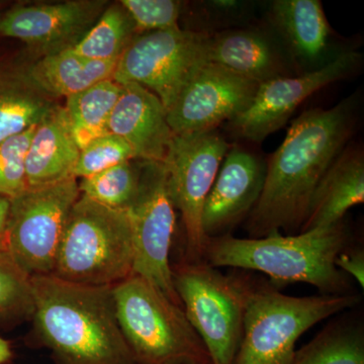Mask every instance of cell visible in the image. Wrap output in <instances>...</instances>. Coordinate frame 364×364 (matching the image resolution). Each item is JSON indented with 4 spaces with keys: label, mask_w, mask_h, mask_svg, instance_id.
Here are the masks:
<instances>
[{
    "label": "cell",
    "mask_w": 364,
    "mask_h": 364,
    "mask_svg": "<svg viewBox=\"0 0 364 364\" xmlns=\"http://www.w3.org/2000/svg\"><path fill=\"white\" fill-rule=\"evenodd\" d=\"M358 100L308 109L294 119L267 162L259 200L245 223L249 238L301 230L318 182L353 135Z\"/></svg>",
    "instance_id": "6da1fadb"
},
{
    "label": "cell",
    "mask_w": 364,
    "mask_h": 364,
    "mask_svg": "<svg viewBox=\"0 0 364 364\" xmlns=\"http://www.w3.org/2000/svg\"><path fill=\"white\" fill-rule=\"evenodd\" d=\"M35 329L63 364H138L117 317L112 287L31 277Z\"/></svg>",
    "instance_id": "7a4b0ae2"
},
{
    "label": "cell",
    "mask_w": 364,
    "mask_h": 364,
    "mask_svg": "<svg viewBox=\"0 0 364 364\" xmlns=\"http://www.w3.org/2000/svg\"><path fill=\"white\" fill-rule=\"evenodd\" d=\"M349 244L343 221L284 236L279 231L261 238L233 235L208 239L203 259L210 267L264 273L279 289L296 282L317 287L322 294H351L350 277L335 265Z\"/></svg>",
    "instance_id": "3957f363"
},
{
    "label": "cell",
    "mask_w": 364,
    "mask_h": 364,
    "mask_svg": "<svg viewBox=\"0 0 364 364\" xmlns=\"http://www.w3.org/2000/svg\"><path fill=\"white\" fill-rule=\"evenodd\" d=\"M133 267L128 210L80 195L67 219L52 275L82 286L114 287L133 274Z\"/></svg>",
    "instance_id": "277c9868"
},
{
    "label": "cell",
    "mask_w": 364,
    "mask_h": 364,
    "mask_svg": "<svg viewBox=\"0 0 364 364\" xmlns=\"http://www.w3.org/2000/svg\"><path fill=\"white\" fill-rule=\"evenodd\" d=\"M360 299L352 293L291 296L272 284L254 282L233 364H291L304 333Z\"/></svg>",
    "instance_id": "5b68a950"
},
{
    "label": "cell",
    "mask_w": 364,
    "mask_h": 364,
    "mask_svg": "<svg viewBox=\"0 0 364 364\" xmlns=\"http://www.w3.org/2000/svg\"><path fill=\"white\" fill-rule=\"evenodd\" d=\"M117 317L138 364L210 363L183 309L136 274L112 287Z\"/></svg>",
    "instance_id": "8992f818"
},
{
    "label": "cell",
    "mask_w": 364,
    "mask_h": 364,
    "mask_svg": "<svg viewBox=\"0 0 364 364\" xmlns=\"http://www.w3.org/2000/svg\"><path fill=\"white\" fill-rule=\"evenodd\" d=\"M184 314L202 339L212 364H233L254 284L247 275L224 274L203 260L172 267Z\"/></svg>",
    "instance_id": "52a82bcc"
},
{
    "label": "cell",
    "mask_w": 364,
    "mask_h": 364,
    "mask_svg": "<svg viewBox=\"0 0 364 364\" xmlns=\"http://www.w3.org/2000/svg\"><path fill=\"white\" fill-rule=\"evenodd\" d=\"M79 196L77 178L69 177L28 188L9 200L6 253L28 277L54 272L67 219Z\"/></svg>",
    "instance_id": "ba28073f"
},
{
    "label": "cell",
    "mask_w": 364,
    "mask_h": 364,
    "mask_svg": "<svg viewBox=\"0 0 364 364\" xmlns=\"http://www.w3.org/2000/svg\"><path fill=\"white\" fill-rule=\"evenodd\" d=\"M208 35L178 28L139 33L117 59L112 79L144 86L171 109L186 83L208 63Z\"/></svg>",
    "instance_id": "9c48e42d"
},
{
    "label": "cell",
    "mask_w": 364,
    "mask_h": 364,
    "mask_svg": "<svg viewBox=\"0 0 364 364\" xmlns=\"http://www.w3.org/2000/svg\"><path fill=\"white\" fill-rule=\"evenodd\" d=\"M140 165L138 193L127 208L133 232V273L181 306L169 260L176 208L170 196L166 170L162 162L140 160Z\"/></svg>",
    "instance_id": "30bf717a"
},
{
    "label": "cell",
    "mask_w": 364,
    "mask_h": 364,
    "mask_svg": "<svg viewBox=\"0 0 364 364\" xmlns=\"http://www.w3.org/2000/svg\"><path fill=\"white\" fill-rule=\"evenodd\" d=\"M230 147L218 129L174 135L162 162L170 196L181 215L191 260L203 259L208 240L203 231V205Z\"/></svg>",
    "instance_id": "8fae6325"
},
{
    "label": "cell",
    "mask_w": 364,
    "mask_h": 364,
    "mask_svg": "<svg viewBox=\"0 0 364 364\" xmlns=\"http://www.w3.org/2000/svg\"><path fill=\"white\" fill-rule=\"evenodd\" d=\"M361 61L360 53L344 51L314 70L261 83L248 109L228 128L238 138L261 143L282 129L306 98L351 75Z\"/></svg>",
    "instance_id": "7c38bea8"
},
{
    "label": "cell",
    "mask_w": 364,
    "mask_h": 364,
    "mask_svg": "<svg viewBox=\"0 0 364 364\" xmlns=\"http://www.w3.org/2000/svg\"><path fill=\"white\" fill-rule=\"evenodd\" d=\"M259 83L208 62L186 83L167 122L174 135L217 130L248 109Z\"/></svg>",
    "instance_id": "4fadbf2b"
},
{
    "label": "cell",
    "mask_w": 364,
    "mask_h": 364,
    "mask_svg": "<svg viewBox=\"0 0 364 364\" xmlns=\"http://www.w3.org/2000/svg\"><path fill=\"white\" fill-rule=\"evenodd\" d=\"M265 173L267 162L247 148L231 145L203 205L205 238L232 234L247 220L259 200Z\"/></svg>",
    "instance_id": "5bb4252c"
},
{
    "label": "cell",
    "mask_w": 364,
    "mask_h": 364,
    "mask_svg": "<svg viewBox=\"0 0 364 364\" xmlns=\"http://www.w3.org/2000/svg\"><path fill=\"white\" fill-rule=\"evenodd\" d=\"M105 4L72 0L16 6L0 16V36L23 41L46 54L62 51L73 47L87 33Z\"/></svg>",
    "instance_id": "9a60e30c"
},
{
    "label": "cell",
    "mask_w": 364,
    "mask_h": 364,
    "mask_svg": "<svg viewBox=\"0 0 364 364\" xmlns=\"http://www.w3.org/2000/svg\"><path fill=\"white\" fill-rule=\"evenodd\" d=\"M208 61L255 82L296 75V64L272 28L242 26L208 38Z\"/></svg>",
    "instance_id": "2e32d148"
},
{
    "label": "cell",
    "mask_w": 364,
    "mask_h": 364,
    "mask_svg": "<svg viewBox=\"0 0 364 364\" xmlns=\"http://www.w3.org/2000/svg\"><path fill=\"white\" fill-rule=\"evenodd\" d=\"M109 117V133L131 146L136 159L163 162L173 138L161 100L136 83H124Z\"/></svg>",
    "instance_id": "e0dca14e"
},
{
    "label": "cell",
    "mask_w": 364,
    "mask_h": 364,
    "mask_svg": "<svg viewBox=\"0 0 364 364\" xmlns=\"http://www.w3.org/2000/svg\"><path fill=\"white\" fill-rule=\"evenodd\" d=\"M363 202V150L347 145L318 182L299 233L343 221L348 210Z\"/></svg>",
    "instance_id": "ac0fdd59"
},
{
    "label": "cell",
    "mask_w": 364,
    "mask_h": 364,
    "mask_svg": "<svg viewBox=\"0 0 364 364\" xmlns=\"http://www.w3.org/2000/svg\"><path fill=\"white\" fill-rule=\"evenodd\" d=\"M80 149L72 136L65 109L57 105L36 126L26 156L28 188L73 177Z\"/></svg>",
    "instance_id": "d6986e66"
},
{
    "label": "cell",
    "mask_w": 364,
    "mask_h": 364,
    "mask_svg": "<svg viewBox=\"0 0 364 364\" xmlns=\"http://www.w3.org/2000/svg\"><path fill=\"white\" fill-rule=\"evenodd\" d=\"M270 28L294 64H317L329 45L330 26L318 0H274L268 9Z\"/></svg>",
    "instance_id": "ffe728a7"
},
{
    "label": "cell",
    "mask_w": 364,
    "mask_h": 364,
    "mask_svg": "<svg viewBox=\"0 0 364 364\" xmlns=\"http://www.w3.org/2000/svg\"><path fill=\"white\" fill-rule=\"evenodd\" d=\"M117 59L97 61L65 49L44 55L23 69L26 77L52 98H68L100 81L112 78Z\"/></svg>",
    "instance_id": "44dd1931"
},
{
    "label": "cell",
    "mask_w": 364,
    "mask_h": 364,
    "mask_svg": "<svg viewBox=\"0 0 364 364\" xmlns=\"http://www.w3.org/2000/svg\"><path fill=\"white\" fill-rule=\"evenodd\" d=\"M57 105L23 70H0V143L37 126Z\"/></svg>",
    "instance_id": "7402d4cb"
},
{
    "label": "cell",
    "mask_w": 364,
    "mask_h": 364,
    "mask_svg": "<svg viewBox=\"0 0 364 364\" xmlns=\"http://www.w3.org/2000/svg\"><path fill=\"white\" fill-rule=\"evenodd\" d=\"M121 90L122 85L109 78L66 98L64 109L79 149H83L91 141L109 134L107 124Z\"/></svg>",
    "instance_id": "603a6c76"
},
{
    "label": "cell",
    "mask_w": 364,
    "mask_h": 364,
    "mask_svg": "<svg viewBox=\"0 0 364 364\" xmlns=\"http://www.w3.org/2000/svg\"><path fill=\"white\" fill-rule=\"evenodd\" d=\"M291 364H364V331L360 322L338 320L294 353Z\"/></svg>",
    "instance_id": "cb8c5ba5"
},
{
    "label": "cell",
    "mask_w": 364,
    "mask_h": 364,
    "mask_svg": "<svg viewBox=\"0 0 364 364\" xmlns=\"http://www.w3.org/2000/svg\"><path fill=\"white\" fill-rule=\"evenodd\" d=\"M134 32L135 26L124 7L114 4L100 14L95 25L69 50L97 61L119 59Z\"/></svg>",
    "instance_id": "d4e9b609"
},
{
    "label": "cell",
    "mask_w": 364,
    "mask_h": 364,
    "mask_svg": "<svg viewBox=\"0 0 364 364\" xmlns=\"http://www.w3.org/2000/svg\"><path fill=\"white\" fill-rule=\"evenodd\" d=\"M140 170V159L128 160L81 178L80 195L105 207L127 210L138 193Z\"/></svg>",
    "instance_id": "484cf974"
},
{
    "label": "cell",
    "mask_w": 364,
    "mask_h": 364,
    "mask_svg": "<svg viewBox=\"0 0 364 364\" xmlns=\"http://www.w3.org/2000/svg\"><path fill=\"white\" fill-rule=\"evenodd\" d=\"M33 312L31 277L0 253V322L32 317Z\"/></svg>",
    "instance_id": "4316f807"
},
{
    "label": "cell",
    "mask_w": 364,
    "mask_h": 364,
    "mask_svg": "<svg viewBox=\"0 0 364 364\" xmlns=\"http://www.w3.org/2000/svg\"><path fill=\"white\" fill-rule=\"evenodd\" d=\"M36 126L0 143V196L14 198L28 188L26 156Z\"/></svg>",
    "instance_id": "83f0119b"
},
{
    "label": "cell",
    "mask_w": 364,
    "mask_h": 364,
    "mask_svg": "<svg viewBox=\"0 0 364 364\" xmlns=\"http://www.w3.org/2000/svg\"><path fill=\"white\" fill-rule=\"evenodd\" d=\"M133 159H136L135 152L126 141L112 134H107L91 141L80 150L73 177L85 178Z\"/></svg>",
    "instance_id": "f1b7e54d"
},
{
    "label": "cell",
    "mask_w": 364,
    "mask_h": 364,
    "mask_svg": "<svg viewBox=\"0 0 364 364\" xmlns=\"http://www.w3.org/2000/svg\"><path fill=\"white\" fill-rule=\"evenodd\" d=\"M119 4L140 33L178 28L183 2L177 0H122Z\"/></svg>",
    "instance_id": "f546056e"
},
{
    "label": "cell",
    "mask_w": 364,
    "mask_h": 364,
    "mask_svg": "<svg viewBox=\"0 0 364 364\" xmlns=\"http://www.w3.org/2000/svg\"><path fill=\"white\" fill-rule=\"evenodd\" d=\"M198 6L202 21L196 33L205 35L231 30L232 26L247 20L251 13V4L238 0H208L198 2Z\"/></svg>",
    "instance_id": "4dcf8cb0"
},
{
    "label": "cell",
    "mask_w": 364,
    "mask_h": 364,
    "mask_svg": "<svg viewBox=\"0 0 364 364\" xmlns=\"http://www.w3.org/2000/svg\"><path fill=\"white\" fill-rule=\"evenodd\" d=\"M335 265L349 277H353L361 289H363L364 251L363 248H352L347 246L337 256Z\"/></svg>",
    "instance_id": "1f68e13d"
},
{
    "label": "cell",
    "mask_w": 364,
    "mask_h": 364,
    "mask_svg": "<svg viewBox=\"0 0 364 364\" xmlns=\"http://www.w3.org/2000/svg\"><path fill=\"white\" fill-rule=\"evenodd\" d=\"M9 208H11L9 198L0 196V253H6Z\"/></svg>",
    "instance_id": "d6a6232c"
},
{
    "label": "cell",
    "mask_w": 364,
    "mask_h": 364,
    "mask_svg": "<svg viewBox=\"0 0 364 364\" xmlns=\"http://www.w3.org/2000/svg\"><path fill=\"white\" fill-rule=\"evenodd\" d=\"M11 358V345L0 337V364L6 363Z\"/></svg>",
    "instance_id": "836d02e7"
},
{
    "label": "cell",
    "mask_w": 364,
    "mask_h": 364,
    "mask_svg": "<svg viewBox=\"0 0 364 364\" xmlns=\"http://www.w3.org/2000/svg\"><path fill=\"white\" fill-rule=\"evenodd\" d=\"M200 364H212V363H200Z\"/></svg>",
    "instance_id": "e575fe53"
}]
</instances>
